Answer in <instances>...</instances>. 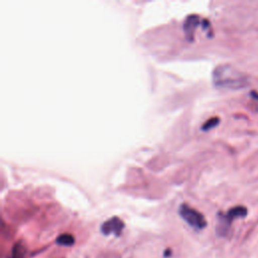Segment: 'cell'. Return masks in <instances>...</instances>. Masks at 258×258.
<instances>
[{
	"mask_svg": "<svg viewBox=\"0 0 258 258\" xmlns=\"http://www.w3.org/2000/svg\"><path fill=\"white\" fill-rule=\"evenodd\" d=\"M213 83L217 88L240 90L249 86V79L230 64H220L213 71Z\"/></svg>",
	"mask_w": 258,
	"mask_h": 258,
	"instance_id": "cell-1",
	"label": "cell"
},
{
	"mask_svg": "<svg viewBox=\"0 0 258 258\" xmlns=\"http://www.w3.org/2000/svg\"><path fill=\"white\" fill-rule=\"evenodd\" d=\"M178 214L184 222L196 230H203L207 226V221L204 215L189 207L187 204H181L179 206Z\"/></svg>",
	"mask_w": 258,
	"mask_h": 258,
	"instance_id": "cell-2",
	"label": "cell"
},
{
	"mask_svg": "<svg viewBox=\"0 0 258 258\" xmlns=\"http://www.w3.org/2000/svg\"><path fill=\"white\" fill-rule=\"evenodd\" d=\"M247 215V209L243 206H237L232 209H230L225 215H222L219 220V225H218V232L221 235L226 234L228 231L232 221L236 218H243Z\"/></svg>",
	"mask_w": 258,
	"mask_h": 258,
	"instance_id": "cell-3",
	"label": "cell"
},
{
	"mask_svg": "<svg viewBox=\"0 0 258 258\" xmlns=\"http://www.w3.org/2000/svg\"><path fill=\"white\" fill-rule=\"evenodd\" d=\"M124 227H125V224L120 218L112 217L101 225V232L106 236L114 235L118 237L121 235Z\"/></svg>",
	"mask_w": 258,
	"mask_h": 258,
	"instance_id": "cell-4",
	"label": "cell"
},
{
	"mask_svg": "<svg viewBox=\"0 0 258 258\" xmlns=\"http://www.w3.org/2000/svg\"><path fill=\"white\" fill-rule=\"evenodd\" d=\"M202 23L200 16L197 14H189L183 22V32L187 41L191 42L195 39V31Z\"/></svg>",
	"mask_w": 258,
	"mask_h": 258,
	"instance_id": "cell-5",
	"label": "cell"
},
{
	"mask_svg": "<svg viewBox=\"0 0 258 258\" xmlns=\"http://www.w3.org/2000/svg\"><path fill=\"white\" fill-rule=\"evenodd\" d=\"M56 243L62 246H72L75 243V237L72 234H61L56 238Z\"/></svg>",
	"mask_w": 258,
	"mask_h": 258,
	"instance_id": "cell-6",
	"label": "cell"
},
{
	"mask_svg": "<svg viewBox=\"0 0 258 258\" xmlns=\"http://www.w3.org/2000/svg\"><path fill=\"white\" fill-rule=\"evenodd\" d=\"M219 122H220V119H219L218 117H213V118L207 120V121L203 124V126L201 127V129H202L203 131H209V130L213 129L214 127H216V126L219 124Z\"/></svg>",
	"mask_w": 258,
	"mask_h": 258,
	"instance_id": "cell-7",
	"label": "cell"
},
{
	"mask_svg": "<svg viewBox=\"0 0 258 258\" xmlns=\"http://www.w3.org/2000/svg\"><path fill=\"white\" fill-rule=\"evenodd\" d=\"M13 254H12V258H24L25 257V248H24V246H22V245H19V244H17V245H15L14 246V248H13V252H12Z\"/></svg>",
	"mask_w": 258,
	"mask_h": 258,
	"instance_id": "cell-8",
	"label": "cell"
},
{
	"mask_svg": "<svg viewBox=\"0 0 258 258\" xmlns=\"http://www.w3.org/2000/svg\"><path fill=\"white\" fill-rule=\"evenodd\" d=\"M251 95L253 96V98H255V99L258 100V93H256V92H251Z\"/></svg>",
	"mask_w": 258,
	"mask_h": 258,
	"instance_id": "cell-9",
	"label": "cell"
}]
</instances>
